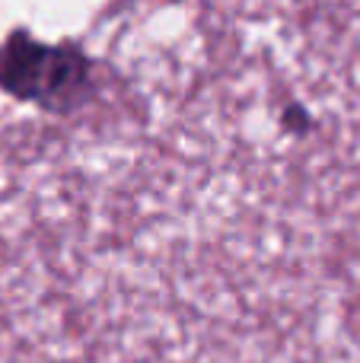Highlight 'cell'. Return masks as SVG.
Segmentation results:
<instances>
[{
  "instance_id": "obj_1",
  "label": "cell",
  "mask_w": 360,
  "mask_h": 363,
  "mask_svg": "<svg viewBox=\"0 0 360 363\" xmlns=\"http://www.w3.org/2000/svg\"><path fill=\"white\" fill-rule=\"evenodd\" d=\"M86 70V61L74 48H45L23 35L10 38L0 51V86L26 99H74Z\"/></svg>"
}]
</instances>
